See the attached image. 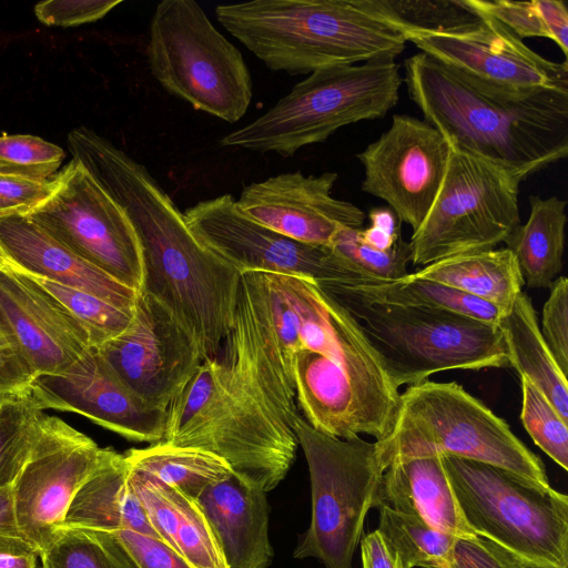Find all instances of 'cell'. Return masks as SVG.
Listing matches in <instances>:
<instances>
[{"label": "cell", "mask_w": 568, "mask_h": 568, "mask_svg": "<svg viewBox=\"0 0 568 568\" xmlns=\"http://www.w3.org/2000/svg\"><path fill=\"white\" fill-rule=\"evenodd\" d=\"M293 357L278 338L258 272L241 274L233 326L166 408L161 442L222 458L263 491L291 469L298 446Z\"/></svg>", "instance_id": "obj_1"}, {"label": "cell", "mask_w": 568, "mask_h": 568, "mask_svg": "<svg viewBox=\"0 0 568 568\" xmlns=\"http://www.w3.org/2000/svg\"><path fill=\"white\" fill-rule=\"evenodd\" d=\"M68 149L125 211L142 255L140 291L161 303L215 357L230 333L241 274L203 244L149 170L87 126L68 134Z\"/></svg>", "instance_id": "obj_2"}, {"label": "cell", "mask_w": 568, "mask_h": 568, "mask_svg": "<svg viewBox=\"0 0 568 568\" xmlns=\"http://www.w3.org/2000/svg\"><path fill=\"white\" fill-rule=\"evenodd\" d=\"M404 83L450 145L521 183L568 154V92L511 97L481 89L425 53L405 60Z\"/></svg>", "instance_id": "obj_3"}, {"label": "cell", "mask_w": 568, "mask_h": 568, "mask_svg": "<svg viewBox=\"0 0 568 568\" xmlns=\"http://www.w3.org/2000/svg\"><path fill=\"white\" fill-rule=\"evenodd\" d=\"M215 16L268 69L291 75L395 60L407 43L363 0H254L219 4Z\"/></svg>", "instance_id": "obj_4"}, {"label": "cell", "mask_w": 568, "mask_h": 568, "mask_svg": "<svg viewBox=\"0 0 568 568\" xmlns=\"http://www.w3.org/2000/svg\"><path fill=\"white\" fill-rule=\"evenodd\" d=\"M320 286L349 313L397 388L444 371L510 367L496 324L447 311L368 300L342 283Z\"/></svg>", "instance_id": "obj_5"}, {"label": "cell", "mask_w": 568, "mask_h": 568, "mask_svg": "<svg viewBox=\"0 0 568 568\" xmlns=\"http://www.w3.org/2000/svg\"><path fill=\"white\" fill-rule=\"evenodd\" d=\"M375 446L384 470L396 459L452 455L550 486L542 460L503 418L455 382L408 386L399 394L388 432Z\"/></svg>", "instance_id": "obj_6"}, {"label": "cell", "mask_w": 568, "mask_h": 568, "mask_svg": "<svg viewBox=\"0 0 568 568\" xmlns=\"http://www.w3.org/2000/svg\"><path fill=\"white\" fill-rule=\"evenodd\" d=\"M404 79L394 59L313 71L273 106L220 140L224 148L292 156L338 129L384 118L399 100Z\"/></svg>", "instance_id": "obj_7"}, {"label": "cell", "mask_w": 568, "mask_h": 568, "mask_svg": "<svg viewBox=\"0 0 568 568\" xmlns=\"http://www.w3.org/2000/svg\"><path fill=\"white\" fill-rule=\"evenodd\" d=\"M462 513L475 534L526 568H568V497L504 468L442 455Z\"/></svg>", "instance_id": "obj_8"}, {"label": "cell", "mask_w": 568, "mask_h": 568, "mask_svg": "<svg viewBox=\"0 0 568 568\" xmlns=\"http://www.w3.org/2000/svg\"><path fill=\"white\" fill-rule=\"evenodd\" d=\"M146 54L154 79L193 109L229 123L246 113L253 81L245 60L194 0L158 3Z\"/></svg>", "instance_id": "obj_9"}, {"label": "cell", "mask_w": 568, "mask_h": 568, "mask_svg": "<svg viewBox=\"0 0 568 568\" xmlns=\"http://www.w3.org/2000/svg\"><path fill=\"white\" fill-rule=\"evenodd\" d=\"M292 428L307 462L312 493L310 527L293 555L315 558L325 568H353L384 471L375 442L322 434L300 414Z\"/></svg>", "instance_id": "obj_10"}, {"label": "cell", "mask_w": 568, "mask_h": 568, "mask_svg": "<svg viewBox=\"0 0 568 568\" xmlns=\"http://www.w3.org/2000/svg\"><path fill=\"white\" fill-rule=\"evenodd\" d=\"M519 184L497 165L450 145L438 194L409 241L412 263L426 266L505 243L520 224Z\"/></svg>", "instance_id": "obj_11"}, {"label": "cell", "mask_w": 568, "mask_h": 568, "mask_svg": "<svg viewBox=\"0 0 568 568\" xmlns=\"http://www.w3.org/2000/svg\"><path fill=\"white\" fill-rule=\"evenodd\" d=\"M26 215L118 282L140 291L141 247L125 211L78 161L53 178L49 196Z\"/></svg>", "instance_id": "obj_12"}, {"label": "cell", "mask_w": 568, "mask_h": 568, "mask_svg": "<svg viewBox=\"0 0 568 568\" xmlns=\"http://www.w3.org/2000/svg\"><path fill=\"white\" fill-rule=\"evenodd\" d=\"M183 214L191 232L240 273L297 275L320 285L371 281L331 246L303 243L247 219L231 194L197 202Z\"/></svg>", "instance_id": "obj_13"}, {"label": "cell", "mask_w": 568, "mask_h": 568, "mask_svg": "<svg viewBox=\"0 0 568 568\" xmlns=\"http://www.w3.org/2000/svg\"><path fill=\"white\" fill-rule=\"evenodd\" d=\"M477 13V20L465 27L414 33L408 41L422 53L488 91L511 97L568 92L567 60L555 62L544 58L496 19Z\"/></svg>", "instance_id": "obj_14"}, {"label": "cell", "mask_w": 568, "mask_h": 568, "mask_svg": "<svg viewBox=\"0 0 568 568\" xmlns=\"http://www.w3.org/2000/svg\"><path fill=\"white\" fill-rule=\"evenodd\" d=\"M104 452L61 418L41 416L30 456L11 485L20 528L38 556L63 525Z\"/></svg>", "instance_id": "obj_15"}, {"label": "cell", "mask_w": 568, "mask_h": 568, "mask_svg": "<svg viewBox=\"0 0 568 568\" xmlns=\"http://www.w3.org/2000/svg\"><path fill=\"white\" fill-rule=\"evenodd\" d=\"M449 153L450 143L425 120L394 114L390 126L356 154L364 170L362 190L415 232L438 194Z\"/></svg>", "instance_id": "obj_16"}, {"label": "cell", "mask_w": 568, "mask_h": 568, "mask_svg": "<svg viewBox=\"0 0 568 568\" xmlns=\"http://www.w3.org/2000/svg\"><path fill=\"white\" fill-rule=\"evenodd\" d=\"M97 348L130 390L164 410L203 361L190 333L161 303L141 292L130 326Z\"/></svg>", "instance_id": "obj_17"}, {"label": "cell", "mask_w": 568, "mask_h": 568, "mask_svg": "<svg viewBox=\"0 0 568 568\" xmlns=\"http://www.w3.org/2000/svg\"><path fill=\"white\" fill-rule=\"evenodd\" d=\"M37 406L73 412L130 440L159 443L166 410L154 408L130 390L97 347L63 371L38 374L29 386Z\"/></svg>", "instance_id": "obj_18"}, {"label": "cell", "mask_w": 568, "mask_h": 568, "mask_svg": "<svg viewBox=\"0 0 568 568\" xmlns=\"http://www.w3.org/2000/svg\"><path fill=\"white\" fill-rule=\"evenodd\" d=\"M338 174L281 173L245 185L236 206L247 219L293 240L329 246L343 227L362 229L365 213L336 199L332 190Z\"/></svg>", "instance_id": "obj_19"}, {"label": "cell", "mask_w": 568, "mask_h": 568, "mask_svg": "<svg viewBox=\"0 0 568 568\" xmlns=\"http://www.w3.org/2000/svg\"><path fill=\"white\" fill-rule=\"evenodd\" d=\"M0 325L36 375L65 369L90 347L87 331L34 276L0 262Z\"/></svg>", "instance_id": "obj_20"}, {"label": "cell", "mask_w": 568, "mask_h": 568, "mask_svg": "<svg viewBox=\"0 0 568 568\" xmlns=\"http://www.w3.org/2000/svg\"><path fill=\"white\" fill-rule=\"evenodd\" d=\"M0 254L28 274L133 308L139 292L83 261L26 214L0 216Z\"/></svg>", "instance_id": "obj_21"}, {"label": "cell", "mask_w": 568, "mask_h": 568, "mask_svg": "<svg viewBox=\"0 0 568 568\" xmlns=\"http://www.w3.org/2000/svg\"><path fill=\"white\" fill-rule=\"evenodd\" d=\"M266 493L232 473L196 499L227 568H267L273 560Z\"/></svg>", "instance_id": "obj_22"}, {"label": "cell", "mask_w": 568, "mask_h": 568, "mask_svg": "<svg viewBox=\"0 0 568 568\" xmlns=\"http://www.w3.org/2000/svg\"><path fill=\"white\" fill-rule=\"evenodd\" d=\"M377 529L395 548L403 568H526L505 548L478 534L457 536L379 506Z\"/></svg>", "instance_id": "obj_23"}, {"label": "cell", "mask_w": 568, "mask_h": 568, "mask_svg": "<svg viewBox=\"0 0 568 568\" xmlns=\"http://www.w3.org/2000/svg\"><path fill=\"white\" fill-rule=\"evenodd\" d=\"M379 506L453 535L475 534L462 513L442 455L392 462L383 471L376 491L374 508Z\"/></svg>", "instance_id": "obj_24"}, {"label": "cell", "mask_w": 568, "mask_h": 568, "mask_svg": "<svg viewBox=\"0 0 568 568\" xmlns=\"http://www.w3.org/2000/svg\"><path fill=\"white\" fill-rule=\"evenodd\" d=\"M62 526L109 532L130 529L159 538L132 489L124 454L110 448L75 494Z\"/></svg>", "instance_id": "obj_25"}, {"label": "cell", "mask_w": 568, "mask_h": 568, "mask_svg": "<svg viewBox=\"0 0 568 568\" xmlns=\"http://www.w3.org/2000/svg\"><path fill=\"white\" fill-rule=\"evenodd\" d=\"M488 302L507 313L524 280L513 253L506 248H493L449 256L423 266L410 274Z\"/></svg>", "instance_id": "obj_26"}, {"label": "cell", "mask_w": 568, "mask_h": 568, "mask_svg": "<svg viewBox=\"0 0 568 568\" xmlns=\"http://www.w3.org/2000/svg\"><path fill=\"white\" fill-rule=\"evenodd\" d=\"M496 325L509 355L510 367L526 377L568 422V383L540 333L536 311L527 293L521 291L510 310Z\"/></svg>", "instance_id": "obj_27"}, {"label": "cell", "mask_w": 568, "mask_h": 568, "mask_svg": "<svg viewBox=\"0 0 568 568\" xmlns=\"http://www.w3.org/2000/svg\"><path fill=\"white\" fill-rule=\"evenodd\" d=\"M529 216L506 240L524 283L531 288H549L562 268L566 201L554 195L529 196Z\"/></svg>", "instance_id": "obj_28"}, {"label": "cell", "mask_w": 568, "mask_h": 568, "mask_svg": "<svg viewBox=\"0 0 568 568\" xmlns=\"http://www.w3.org/2000/svg\"><path fill=\"white\" fill-rule=\"evenodd\" d=\"M130 467L146 471L196 500L210 486L232 475L230 466L209 452L163 442L124 454Z\"/></svg>", "instance_id": "obj_29"}, {"label": "cell", "mask_w": 568, "mask_h": 568, "mask_svg": "<svg viewBox=\"0 0 568 568\" xmlns=\"http://www.w3.org/2000/svg\"><path fill=\"white\" fill-rule=\"evenodd\" d=\"M354 293L377 302L447 311L496 324L501 312L495 305L438 282L410 274L396 281L342 283Z\"/></svg>", "instance_id": "obj_30"}, {"label": "cell", "mask_w": 568, "mask_h": 568, "mask_svg": "<svg viewBox=\"0 0 568 568\" xmlns=\"http://www.w3.org/2000/svg\"><path fill=\"white\" fill-rule=\"evenodd\" d=\"M39 557L40 568H138L113 532L83 527L61 526Z\"/></svg>", "instance_id": "obj_31"}, {"label": "cell", "mask_w": 568, "mask_h": 568, "mask_svg": "<svg viewBox=\"0 0 568 568\" xmlns=\"http://www.w3.org/2000/svg\"><path fill=\"white\" fill-rule=\"evenodd\" d=\"M384 21L407 39L419 32H445L477 20L478 13L465 0H363Z\"/></svg>", "instance_id": "obj_32"}, {"label": "cell", "mask_w": 568, "mask_h": 568, "mask_svg": "<svg viewBox=\"0 0 568 568\" xmlns=\"http://www.w3.org/2000/svg\"><path fill=\"white\" fill-rule=\"evenodd\" d=\"M41 412L29 392L0 402V489L13 484L28 460Z\"/></svg>", "instance_id": "obj_33"}, {"label": "cell", "mask_w": 568, "mask_h": 568, "mask_svg": "<svg viewBox=\"0 0 568 568\" xmlns=\"http://www.w3.org/2000/svg\"><path fill=\"white\" fill-rule=\"evenodd\" d=\"M37 278V277H36ZM87 331L91 347H100L115 338L131 324L134 307L116 306L93 294L38 278Z\"/></svg>", "instance_id": "obj_34"}, {"label": "cell", "mask_w": 568, "mask_h": 568, "mask_svg": "<svg viewBox=\"0 0 568 568\" xmlns=\"http://www.w3.org/2000/svg\"><path fill=\"white\" fill-rule=\"evenodd\" d=\"M359 230L341 229L329 246L371 281H396L409 274L407 271V265L412 262L409 241L400 237L392 248L379 251L362 241Z\"/></svg>", "instance_id": "obj_35"}, {"label": "cell", "mask_w": 568, "mask_h": 568, "mask_svg": "<svg viewBox=\"0 0 568 568\" xmlns=\"http://www.w3.org/2000/svg\"><path fill=\"white\" fill-rule=\"evenodd\" d=\"M521 381V423L534 443L568 470V427L547 397L526 377Z\"/></svg>", "instance_id": "obj_36"}, {"label": "cell", "mask_w": 568, "mask_h": 568, "mask_svg": "<svg viewBox=\"0 0 568 568\" xmlns=\"http://www.w3.org/2000/svg\"><path fill=\"white\" fill-rule=\"evenodd\" d=\"M64 156L60 146L36 135H0V165L14 172L53 179Z\"/></svg>", "instance_id": "obj_37"}, {"label": "cell", "mask_w": 568, "mask_h": 568, "mask_svg": "<svg viewBox=\"0 0 568 568\" xmlns=\"http://www.w3.org/2000/svg\"><path fill=\"white\" fill-rule=\"evenodd\" d=\"M544 304L540 333L560 371L568 372V280L559 276L551 284Z\"/></svg>", "instance_id": "obj_38"}, {"label": "cell", "mask_w": 568, "mask_h": 568, "mask_svg": "<svg viewBox=\"0 0 568 568\" xmlns=\"http://www.w3.org/2000/svg\"><path fill=\"white\" fill-rule=\"evenodd\" d=\"M477 12L487 14L507 27L519 39L546 38L549 33L540 18L535 0H465Z\"/></svg>", "instance_id": "obj_39"}, {"label": "cell", "mask_w": 568, "mask_h": 568, "mask_svg": "<svg viewBox=\"0 0 568 568\" xmlns=\"http://www.w3.org/2000/svg\"><path fill=\"white\" fill-rule=\"evenodd\" d=\"M53 189V179H39L0 165V216L26 214Z\"/></svg>", "instance_id": "obj_40"}, {"label": "cell", "mask_w": 568, "mask_h": 568, "mask_svg": "<svg viewBox=\"0 0 568 568\" xmlns=\"http://www.w3.org/2000/svg\"><path fill=\"white\" fill-rule=\"evenodd\" d=\"M121 0H48L36 4L38 20L47 26L71 27L97 21Z\"/></svg>", "instance_id": "obj_41"}, {"label": "cell", "mask_w": 568, "mask_h": 568, "mask_svg": "<svg viewBox=\"0 0 568 568\" xmlns=\"http://www.w3.org/2000/svg\"><path fill=\"white\" fill-rule=\"evenodd\" d=\"M113 534L138 568H192L178 551L156 537L130 529Z\"/></svg>", "instance_id": "obj_42"}, {"label": "cell", "mask_w": 568, "mask_h": 568, "mask_svg": "<svg viewBox=\"0 0 568 568\" xmlns=\"http://www.w3.org/2000/svg\"><path fill=\"white\" fill-rule=\"evenodd\" d=\"M34 376L17 347L7 337H0V397L29 392Z\"/></svg>", "instance_id": "obj_43"}, {"label": "cell", "mask_w": 568, "mask_h": 568, "mask_svg": "<svg viewBox=\"0 0 568 568\" xmlns=\"http://www.w3.org/2000/svg\"><path fill=\"white\" fill-rule=\"evenodd\" d=\"M0 554L38 555L20 528L11 486L0 489Z\"/></svg>", "instance_id": "obj_44"}, {"label": "cell", "mask_w": 568, "mask_h": 568, "mask_svg": "<svg viewBox=\"0 0 568 568\" xmlns=\"http://www.w3.org/2000/svg\"><path fill=\"white\" fill-rule=\"evenodd\" d=\"M362 568H403L395 548L376 529L361 539Z\"/></svg>", "instance_id": "obj_45"}, {"label": "cell", "mask_w": 568, "mask_h": 568, "mask_svg": "<svg viewBox=\"0 0 568 568\" xmlns=\"http://www.w3.org/2000/svg\"><path fill=\"white\" fill-rule=\"evenodd\" d=\"M540 18L565 57L568 54V9L561 0H535Z\"/></svg>", "instance_id": "obj_46"}, {"label": "cell", "mask_w": 568, "mask_h": 568, "mask_svg": "<svg viewBox=\"0 0 568 568\" xmlns=\"http://www.w3.org/2000/svg\"><path fill=\"white\" fill-rule=\"evenodd\" d=\"M359 235L365 244L379 251H387L392 248L402 237L400 233H390L373 225L365 229L362 227L359 230Z\"/></svg>", "instance_id": "obj_47"}, {"label": "cell", "mask_w": 568, "mask_h": 568, "mask_svg": "<svg viewBox=\"0 0 568 568\" xmlns=\"http://www.w3.org/2000/svg\"><path fill=\"white\" fill-rule=\"evenodd\" d=\"M371 225L390 233H400V221L388 206L374 207L368 212Z\"/></svg>", "instance_id": "obj_48"}, {"label": "cell", "mask_w": 568, "mask_h": 568, "mask_svg": "<svg viewBox=\"0 0 568 568\" xmlns=\"http://www.w3.org/2000/svg\"><path fill=\"white\" fill-rule=\"evenodd\" d=\"M36 554H0V568H38Z\"/></svg>", "instance_id": "obj_49"}, {"label": "cell", "mask_w": 568, "mask_h": 568, "mask_svg": "<svg viewBox=\"0 0 568 568\" xmlns=\"http://www.w3.org/2000/svg\"><path fill=\"white\" fill-rule=\"evenodd\" d=\"M0 337H6L1 325H0Z\"/></svg>", "instance_id": "obj_50"}, {"label": "cell", "mask_w": 568, "mask_h": 568, "mask_svg": "<svg viewBox=\"0 0 568 568\" xmlns=\"http://www.w3.org/2000/svg\"><path fill=\"white\" fill-rule=\"evenodd\" d=\"M2 260H3V258H2V256H1V254H0V262H1Z\"/></svg>", "instance_id": "obj_51"}, {"label": "cell", "mask_w": 568, "mask_h": 568, "mask_svg": "<svg viewBox=\"0 0 568 568\" xmlns=\"http://www.w3.org/2000/svg\"><path fill=\"white\" fill-rule=\"evenodd\" d=\"M2 398H4V397H0V402L2 400Z\"/></svg>", "instance_id": "obj_52"}]
</instances>
